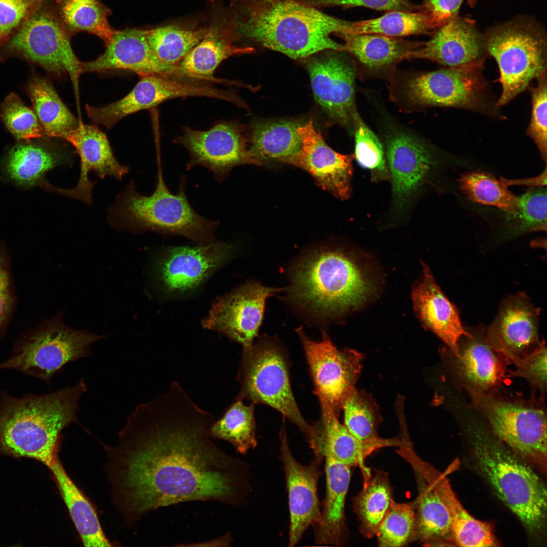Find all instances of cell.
Returning <instances> with one entry per match:
<instances>
[{"mask_svg": "<svg viewBox=\"0 0 547 547\" xmlns=\"http://www.w3.org/2000/svg\"><path fill=\"white\" fill-rule=\"evenodd\" d=\"M214 421L177 382L136 407L118 445L106 446L113 498L126 517L185 501L235 498L234 462L209 437Z\"/></svg>", "mask_w": 547, "mask_h": 547, "instance_id": "1", "label": "cell"}, {"mask_svg": "<svg viewBox=\"0 0 547 547\" xmlns=\"http://www.w3.org/2000/svg\"><path fill=\"white\" fill-rule=\"evenodd\" d=\"M87 390L76 384L42 395L0 393V451L37 460L48 467L58 458L62 432L77 422L79 400Z\"/></svg>", "mask_w": 547, "mask_h": 547, "instance_id": "2", "label": "cell"}, {"mask_svg": "<svg viewBox=\"0 0 547 547\" xmlns=\"http://www.w3.org/2000/svg\"><path fill=\"white\" fill-rule=\"evenodd\" d=\"M243 12L236 23L237 34L294 59L326 50L342 51L343 44L330 36L346 30L352 22L295 0L243 8Z\"/></svg>", "mask_w": 547, "mask_h": 547, "instance_id": "3", "label": "cell"}, {"mask_svg": "<svg viewBox=\"0 0 547 547\" xmlns=\"http://www.w3.org/2000/svg\"><path fill=\"white\" fill-rule=\"evenodd\" d=\"M372 286L353 257L321 248L302 256L292 269L288 297L310 317L333 318L364 303Z\"/></svg>", "mask_w": 547, "mask_h": 547, "instance_id": "4", "label": "cell"}, {"mask_svg": "<svg viewBox=\"0 0 547 547\" xmlns=\"http://www.w3.org/2000/svg\"><path fill=\"white\" fill-rule=\"evenodd\" d=\"M157 183L153 193L144 196L133 182L117 199L110 213L114 227L134 231H149L166 236H181L198 245L217 240L215 231L218 221L198 214L185 193L186 178L182 176L176 194L166 186L158 159Z\"/></svg>", "mask_w": 547, "mask_h": 547, "instance_id": "5", "label": "cell"}, {"mask_svg": "<svg viewBox=\"0 0 547 547\" xmlns=\"http://www.w3.org/2000/svg\"><path fill=\"white\" fill-rule=\"evenodd\" d=\"M469 431L475 461L496 495L530 531L541 529L547 493L539 477L494 434L477 426Z\"/></svg>", "mask_w": 547, "mask_h": 547, "instance_id": "6", "label": "cell"}, {"mask_svg": "<svg viewBox=\"0 0 547 547\" xmlns=\"http://www.w3.org/2000/svg\"><path fill=\"white\" fill-rule=\"evenodd\" d=\"M484 65L445 67L394 79L392 98L409 110L452 107L498 117L497 101L483 73Z\"/></svg>", "mask_w": 547, "mask_h": 547, "instance_id": "7", "label": "cell"}, {"mask_svg": "<svg viewBox=\"0 0 547 547\" xmlns=\"http://www.w3.org/2000/svg\"><path fill=\"white\" fill-rule=\"evenodd\" d=\"M484 33L488 54L499 69L502 92L496 103L499 107L546 72V32L534 18L519 15L490 27Z\"/></svg>", "mask_w": 547, "mask_h": 547, "instance_id": "8", "label": "cell"}, {"mask_svg": "<svg viewBox=\"0 0 547 547\" xmlns=\"http://www.w3.org/2000/svg\"><path fill=\"white\" fill-rule=\"evenodd\" d=\"M287 354L279 342L264 336L243 348L238 378L241 389L237 400L247 399L254 405L263 404L282 413L295 424L310 445L314 430L302 416L291 387Z\"/></svg>", "mask_w": 547, "mask_h": 547, "instance_id": "9", "label": "cell"}, {"mask_svg": "<svg viewBox=\"0 0 547 547\" xmlns=\"http://www.w3.org/2000/svg\"><path fill=\"white\" fill-rule=\"evenodd\" d=\"M493 434L519 458L543 471L546 466V413L543 402L507 400L466 389Z\"/></svg>", "mask_w": 547, "mask_h": 547, "instance_id": "10", "label": "cell"}, {"mask_svg": "<svg viewBox=\"0 0 547 547\" xmlns=\"http://www.w3.org/2000/svg\"><path fill=\"white\" fill-rule=\"evenodd\" d=\"M382 125L383 147L392 185L390 216L403 220L431 183L438 164L434 148L423 138L389 119Z\"/></svg>", "mask_w": 547, "mask_h": 547, "instance_id": "11", "label": "cell"}, {"mask_svg": "<svg viewBox=\"0 0 547 547\" xmlns=\"http://www.w3.org/2000/svg\"><path fill=\"white\" fill-rule=\"evenodd\" d=\"M104 336L72 329L59 313L16 342L0 370L15 369L50 384L54 375L66 364L90 356L91 344Z\"/></svg>", "mask_w": 547, "mask_h": 547, "instance_id": "12", "label": "cell"}, {"mask_svg": "<svg viewBox=\"0 0 547 547\" xmlns=\"http://www.w3.org/2000/svg\"><path fill=\"white\" fill-rule=\"evenodd\" d=\"M70 36L59 17L40 7L21 24L9 48L48 71L58 75L67 73L79 106L82 62L72 50Z\"/></svg>", "mask_w": 547, "mask_h": 547, "instance_id": "13", "label": "cell"}, {"mask_svg": "<svg viewBox=\"0 0 547 547\" xmlns=\"http://www.w3.org/2000/svg\"><path fill=\"white\" fill-rule=\"evenodd\" d=\"M296 332L303 346L314 394L320 403L328 405L339 416L343 397L360 377L363 354L349 348L338 349L324 331L320 341L311 340L301 328Z\"/></svg>", "mask_w": 547, "mask_h": 547, "instance_id": "14", "label": "cell"}, {"mask_svg": "<svg viewBox=\"0 0 547 547\" xmlns=\"http://www.w3.org/2000/svg\"><path fill=\"white\" fill-rule=\"evenodd\" d=\"M342 51L327 50L308 57L305 63L316 101L336 123L353 130L357 112L355 104L356 70Z\"/></svg>", "mask_w": 547, "mask_h": 547, "instance_id": "15", "label": "cell"}, {"mask_svg": "<svg viewBox=\"0 0 547 547\" xmlns=\"http://www.w3.org/2000/svg\"><path fill=\"white\" fill-rule=\"evenodd\" d=\"M281 290L256 282L242 285L215 301L203 327L249 347L258 336L267 299Z\"/></svg>", "mask_w": 547, "mask_h": 547, "instance_id": "16", "label": "cell"}, {"mask_svg": "<svg viewBox=\"0 0 547 547\" xmlns=\"http://www.w3.org/2000/svg\"><path fill=\"white\" fill-rule=\"evenodd\" d=\"M231 242H213L197 246L170 247L159 258L155 273L161 288L169 294L190 292L235 255Z\"/></svg>", "mask_w": 547, "mask_h": 547, "instance_id": "17", "label": "cell"}, {"mask_svg": "<svg viewBox=\"0 0 547 547\" xmlns=\"http://www.w3.org/2000/svg\"><path fill=\"white\" fill-rule=\"evenodd\" d=\"M175 142L188 151L187 170L196 166L205 167L219 182L227 179L237 166L257 165L249 152L248 139L239 126L232 123H220L207 131L185 128Z\"/></svg>", "mask_w": 547, "mask_h": 547, "instance_id": "18", "label": "cell"}, {"mask_svg": "<svg viewBox=\"0 0 547 547\" xmlns=\"http://www.w3.org/2000/svg\"><path fill=\"white\" fill-rule=\"evenodd\" d=\"M486 328L470 332L458 341L459 353L448 349L443 357L454 379L464 389L485 394H496L506 377L511 363L489 343Z\"/></svg>", "mask_w": 547, "mask_h": 547, "instance_id": "19", "label": "cell"}, {"mask_svg": "<svg viewBox=\"0 0 547 547\" xmlns=\"http://www.w3.org/2000/svg\"><path fill=\"white\" fill-rule=\"evenodd\" d=\"M298 131L301 148L284 163L307 171L321 187L336 198L348 199L351 193L354 154H342L329 147L316 130L312 119L300 125Z\"/></svg>", "mask_w": 547, "mask_h": 547, "instance_id": "20", "label": "cell"}, {"mask_svg": "<svg viewBox=\"0 0 547 547\" xmlns=\"http://www.w3.org/2000/svg\"><path fill=\"white\" fill-rule=\"evenodd\" d=\"M538 316V309L526 295L518 293L511 296L503 301L494 321L485 329L487 339L512 364L540 344Z\"/></svg>", "mask_w": 547, "mask_h": 547, "instance_id": "21", "label": "cell"}, {"mask_svg": "<svg viewBox=\"0 0 547 547\" xmlns=\"http://www.w3.org/2000/svg\"><path fill=\"white\" fill-rule=\"evenodd\" d=\"M280 439L281 458L286 474L290 517L289 545L293 546L310 526H315L321 520L318 482L322 459L316 457L309 465H302L291 452L284 426L280 432Z\"/></svg>", "mask_w": 547, "mask_h": 547, "instance_id": "22", "label": "cell"}, {"mask_svg": "<svg viewBox=\"0 0 547 547\" xmlns=\"http://www.w3.org/2000/svg\"><path fill=\"white\" fill-rule=\"evenodd\" d=\"M407 60L424 59L446 67L484 62L488 56L484 33L470 18L457 17L439 27Z\"/></svg>", "mask_w": 547, "mask_h": 547, "instance_id": "23", "label": "cell"}, {"mask_svg": "<svg viewBox=\"0 0 547 547\" xmlns=\"http://www.w3.org/2000/svg\"><path fill=\"white\" fill-rule=\"evenodd\" d=\"M401 456L442 501L449 515L454 544L461 546H496L498 542L491 525L472 517L459 501L445 475L421 460L412 447L405 448Z\"/></svg>", "mask_w": 547, "mask_h": 547, "instance_id": "24", "label": "cell"}, {"mask_svg": "<svg viewBox=\"0 0 547 547\" xmlns=\"http://www.w3.org/2000/svg\"><path fill=\"white\" fill-rule=\"evenodd\" d=\"M63 139L74 146L80 156V176L77 185L72 189L54 187V191L89 205L92 203L94 186L89 179L90 172H94L101 178L111 176L119 180L128 173V168L118 162L106 136L97 127L80 121L79 125L67 132Z\"/></svg>", "mask_w": 547, "mask_h": 547, "instance_id": "25", "label": "cell"}, {"mask_svg": "<svg viewBox=\"0 0 547 547\" xmlns=\"http://www.w3.org/2000/svg\"><path fill=\"white\" fill-rule=\"evenodd\" d=\"M103 54L96 59L82 62V73L112 69L134 71L141 77L177 74V66L161 61L151 49L145 30L127 29L115 31Z\"/></svg>", "mask_w": 547, "mask_h": 547, "instance_id": "26", "label": "cell"}, {"mask_svg": "<svg viewBox=\"0 0 547 547\" xmlns=\"http://www.w3.org/2000/svg\"><path fill=\"white\" fill-rule=\"evenodd\" d=\"M412 299L414 309L422 324L457 356L459 340L471 333L462 326L457 308L443 294L425 264L422 276L414 285Z\"/></svg>", "mask_w": 547, "mask_h": 547, "instance_id": "27", "label": "cell"}, {"mask_svg": "<svg viewBox=\"0 0 547 547\" xmlns=\"http://www.w3.org/2000/svg\"><path fill=\"white\" fill-rule=\"evenodd\" d=\"M66 157L49 145L26 142L14 145L0 162L4 176L17 186H40L46 189L47 173L68 163Z\"/></svg>", "mask_w": 547, "mask_h": 547, "instance_id": "28", "label": "cell"}, {"mask_svg": "<svg viewBox=\"0 0 547 547\" xmlns=\"http://www.w3.org/2000/svg\"><path fill=\"white\" fill-rule=\"evenodd\" d=\"M326 492L321 520L315 525V542L341 545L345 542V504L351 477L350 467L325 456Z\"/></svg>", "mask_w": 547, "mask_h": 547, "instance_id": "29", "label": "cell"}, {"mask_svg": "<svg viewBox=\"0 0 547 547\" xmlns=\"http://www.w3.org/2000/svg\"><path fill=\"white\" fill-rule=\"evenodd\" d=\"M335 35L344 41L342 51L373 72L393 69L398 62L407 60L409 54L422 43L378 34L339 32Z\"/></svg>", "mask_w": 547, "mask_h": 547, "instance_id": "30", "label": "cell"}, {"mask_svg": "<svg viewBox=\"0 0 547 547\" xmlns=\"http://www.w3.org/2000/svg\"><path fill=\"white\" fill-rule=\"evenodd\" d=\"M321 416L314 425L311 447L316 457H329L350 467H363L364 460L372 453L351 434L327 404L320 403Z\"/></svg>", "mask_w": 547, "mask_h": 547, "instance_id": "31", "label": "cell"}, {"mask_svg": "<svg viewBox=\"0 0 547 547\" xmlns=\"http://www.w3.org/2000/svg\"><path fill=\"white\" fill-rule=\"evenodd\" d=\"M343 424L359 442L371 453L386 446H400L403 440L383 439L377 429L381 421L378 406L369 394L356 386L344 395L341 401Z\"/></svg>", "mask_w": 547, "mask_h": 547, "instance_id": "32", "label": "cell"}, {"mask_svg": "<svg viewBox=\"0 0 547 547\" xmlns=\"http://www.w3.org/2000/svg\"><path fill=\"white\" fill-rule=\"evenodd\" d=\"M57 482L70 516L85 546H110L90 502L66 473L57 458L49 467Z\"/></svg>", "mask_w": 547, "mask_h": 547, "instance_id": "33", "label": "cell"}, {"mask_svg": "<svg viewBox=\"0 0 547 547\" xmlns=\"http://www.w3.org/2000/svg\"><path fill=\"white\" fill-rule=\"evenodd\" d=\"M300 125L284 120L255 126L248 139V149L257 165L268 160L284 163L298 154L302 147Z\"/></svg>", "mask_w": 547, "mask_h": 547, "instance_id": "34", "label": "cell"}, {"mask_svg": "<svg viewBox=\"0 0 547 547\" xmlns=\"http://www.w3.org/2000/svg\"><path fill=\"white\" fill-rule=\"evenodd\" d=\"M254 48L242 47L217 28L208 29L204 38L176 65L177 74L215 81L213 73L220 63L235 55L252 53Z\"/></svg>", "mask_w": 547, "mask_h": 547, "instance_id": "35", "label": "cell"}, {"mask_svg": "<svg viewBox=\"0 0 547 547\" xmlns=\"http://www.w3.org/2000/svg\"><path fill=\"white\" fill-rule=\"evenodd\" d=\"M418 476V496L415 503V540L428 546L452 543L451 521L448 511L438 495Z\"/></svg>", "mask_w": 547, "mask_h": 547, "instance_id": "36", "label": "cell"}, {"mask_svg": "<svg viewBox=\"0 0 547 547\" xmlns=\"http://www.w3.org/2000/svg\"><path fill=\"white\" fill-rule=\"evenodd\" d=\"M364 485L353 499V508L359 522L360 531L365 537L375 535L377 529L394 501L388 475L376 470L373 476L364 474Z\"/></svg>", "mask_w": 547, "mask_h": 547, "instance_id": "37", "label": "cell"}, {"mask_svg": "<svg viewBox=\"0 0 547 547\" xmlns=\"http://www.w3.org/2000/svg\"><path fill=\"white\" fill-rule=\"evenodd\" d=\"M28 90L33 110L47 136L63 138L67 132L79 125L80 121L48 82L40 77L33 78L28 84Z\"/></svg>", "mask_w": 547, "mask_h": 547, "instance_id": "38", "label": "cell"}, {"mask_svg": "<svg viewBox=\"0 0 547 547\" xmlns=\"http://www.w3.org/2000/svg\"><path fill=\"white\" fill-rule=\"evenodd\" d=\"M438 27L431 16L422 9L415 12L391 11L376 18L352 21L349 28L342 32L400 37L417 34L432 35Z\"/></svg>", "mask_w": 547, "mask_h": 547, "instance_id": "39", "label": "cell"}, {"mask_svg": "<svg viewBox=\"0 0 547 547\" xmlns=\"http://www.w3.org/2000/svg\"><path fill=\"white\" fill-rule=\"evenodd\" d=\"M59 18L70 35L86 31L99 37L106 46L115 30L108 22L110 11L99 0H56Z\"/></svg>", "mask_w": 547, "mask_h": 547, "instance_id": "40", "label": "cell"}, {"mask_svg": "<svg viewBox=\"0 0 547 547\" xmlns=\"http://www.w3.org/2000/svg\"><path fill=\"white\" fill-rule=\"evenodd\" d=\"M254 404L245 405L237 400L221 418L212 424L210 434L229 442L241 454L257 446Z\"/></svg>", "mask_w": 547, "mask_h": 547, "instance_id": "41", "label": "cell"}, {"mask_svg": "<svg viewBox=\"0 0 547 547\" xmlns=\"http://www.w3.org/2000/svg\"><path fill=\"white\" fill-rule=\"evenodd\" d=\"M458 181L462 193L470 201L497 207L507 216L515 213L519 198L509 190L503 179L498 180L489 173L473 171L462 174Z\"/></svg>", "mask_w": 547, "mask_h": 547, "instance_id": "42", "label": "cell"}, {"mask_svg": "<svg viewBox=\"0 0 547 547\" xmlns=\"http://www.w3.org/2000/svg\"><path fill=\"white\" fill-rule=\"evenodd\" d=\"M208 29H189L171 25L145 30L155 55L162 62L176 65L205 36Z\"/></svg>", "mask_w": 547, "mask_h": 547, "instance_id": "43", "label": "cell"}, {"mask_svg": "<svg viewBox=\"0 0 547 547\" xmlns=\"http://www.w3.org/2000/svg\"><path fill=\"white\" fill-rule=\"evenodd\" d=\"M353 133L355 140L354 158L363 168L369 170L373 182L389 180V174L383 145L358 113Z\"/></svg>", "mask_w": 547, "mask_h": 547, "instance_id": "44", "label": "cell"}, {"mask_svg": "<svg viewBox=\"0 0 547 547\" xmlns=\"http://www.w3.org/2000/svg\"><path fill=\"white\" fill-rule=\"evenodd\" d=\"M415 501L394 500L380 523L375 535L379 546L399 547L415 540Z\"/></svg>", "mask_w": 547, "mask_h": 547, "instance_id": "45", "label": "cell"}, {"mask_svg": "<svg viewBox=\"0 0 547 547\" xmlns=\"http://www.w3.org/2000/svg\"><path fill=\"white\" fill-rule=\"evenodd\" d=\"M546 189L542 186L531 188L519 197L515 213L507 215V236L546 231Z\"/></svg>", "mask_w": 547, "mask_h": 547, "instance_id": "46", "label": "cell"}, {"mask_svg": "<svg viewBox=\"0 0 547 547\" xmlns=\"http://www.w3.org/2000/svg\"><path fill=\"white\" fill-rule=\"evenodd\" d=\"M1 115L8 130L18 140L40 138L44 134L34 110L14 93H10L2 103Z\"/></svg>", "mask_w": 547, "mask_h": 547, "instance_id": "47", "label": "cell"}, {"mask_svg": "<svg viewBox=\"0 0 547 547\" xmlns=\"http://www.w3.org/2000/svg\"><path fill=\"white\" fill-rule=\"evenodd\" d=\"M535 86H530L531 98V118L526 134L537 147L540 154L546 162L547 158V74L544 72L536 79Z\"/></svg>", "mask_w": 547, "mask_h": 547, "instance_id": "48", "label": "cell"}, {"mask_svg": "<svg viewBox=\"0 0 547 547\" xmlns=\"http://www.w3.org/2000/svg\"><path fill=\"white\" fill-rule=\"evenodd\" d=\"M546 347L544 340L530 354L512 361L514 370H509L506 377H518L524 379L530 384L532 393L540 394L539 400L544 401L546 388Z\"/></svg>", "mask_w": 547, "mask_h": 547, "instance_id": "49", "label": "cell"}, {"mask_svg": "<svg viewBox=\"0 0 547 547\" xmlns=\"http://www.w3.org/2000/svg\"><path fill=\"white\" fill-rule=\"evenodd\" d=\"M43 0H0V42L41 6Z\"/></svg>", "mask_w": 547, "mask_h": 547, "instance_id": "50", "label": "cell"}, {"mask_svg": "<svg viewBox=\"0 0 547 547\" xmlns=\"http://www.w3.org/2000/svg\"><path fill=\"white\" fill-rule=\"evenodd\" d=\"M316 8L341 7L351 8L363 7L381 11L415 12L422 10L421 5L412 3L410 0H295Z\"/></svg>", "mask_w": 547, "mask_h": 547, "instance_id": "51", "label": "cell"}, {"mask_svg": "<svg viewBox=\"0 0 547 547\" xmlns=\"http://www.w3.org/2000/svg\"><path fill=\"white\" fill-rule=\"evenodd\" d=\"M14 303L7 252L0 244V335L10 316Z\"/></svg>", "mask_w": 547, "mask_h": 547, "instance_id": "52", "label": "cell"}, {"mask_svg": "<svg viewBox=\"0 0 547 547\" xmlns=\"http://www.w3.org/2000/svg\"><path fill=\"white\" fill-rule=\"evenodd\" d=\"M464 1L422 0L421 6L440 27L459 15Z\"/></svg>", "mask_w": 547, "mask_h": 547, "instance_id": "53", "label": "cell"}, {"mask_svg": "<svg viewBox=\"0 0 547 547\" xmlns=\"http://www.w3.org/2000/svg\"><path fill=\"white\" fill-rule=\"evenodd\" d=\"M243 8H256L268 5L277 0H242Z\"/></svg>", "mask_w": 547, "mask_h": 547, "instance_id": "54", "label": "cell"}, {"mask_svg": "<svg viewBox=\"0 0 547 547\" xmlns=\"http://www.w3.org/2000/svg\"><path fill=\"white\" fill-rule=\"evenodd\" d=\"M478 0H467V5L471 8L474 7L477 4Z\"/></svg>", "mask_w": 547, "mask_h": 547, "instance_id": "55", "label": "cell"}]
</instances>
